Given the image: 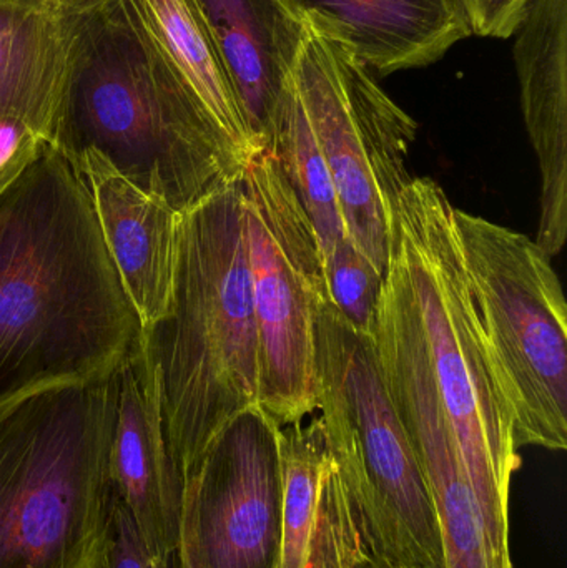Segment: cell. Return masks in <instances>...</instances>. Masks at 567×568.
<instances>
[{
  "label": "cell",
  "instance_id": "obj_8",
  "mask_svg": "<svg viewBox=\"0 0 567 568\" xmlns=\"http://www.w3.org/2000/svg\"><path fill=\"white\" fill-rule=\"evenodd\" d=\"M293 82L332 173L346 236L386 273L393 212L413 179L408 159L418 122L348 45L310 23Z\"/></svg>",
  "mask_w": 567,
  "mask_h": 568
},
{
  "label": "cell",
  "instance_id": "obj_20",
  "mask_svg": "<svg viewBox=\"0 0 567 568\" xmlns=\"http://www.w3.org/2000/svg\"><path fill=\"white\" fill-rule=\"evenodd\" d=\"M282 473V560L280 568H303L318 513L323 477L332 466L320 416L280 427Z\"/></svg>",
  "mask_w": 567,
  "mask_h": 568
},
{
  "label": "cell",
  "instance_id": "obj_26",
  "mask_svg": "<svg viewBox=\"0 0 567 568\" xmlns=\"http://www.w3.org/2000/svg\"><path fill=\"white\" fill-rule=\"evenodd\" d=\"M40 3L62 17H79L99 9L109 0H39Z\"/></svg>",
  "mask_w": 567,
  "mask_h": 568
},
{
  "label": "cell",
  "instance_id": "obj_14",
  "mask_svg": "<svg viewBox=\"0 0 567 568\" xmlns=\"http://www.w3.org/2000/svg\"><path fill=\"white\" fill-rule=\"evenodd\" d=\"M222 57L243 122L259 152L270 135L306 36L286 0H195Z\"/></svg>",
  "mask_w": 567,
  "mask_h": 568
},
{
  "label": "cell",
  "instance_id": "obj_27",
  "mask_svg": "<svg viewBox=\"0 0 567 568\" xmlns=\"http://www.w3.org/2000/svg\"><path fill=\"white\" fill-rule=\"evenodd\" d=\"M363 539V537H362ZM356 568H412L403 566V564L395 562V560L386 559L385 556H379L375 550L369 549L363 540L362 556H360L358 566Z\"/></svg>",
  "mask_w": 567,
  "mask_h": 568
},
{
  "label": "cell",
  "instance_id": "obj_12",
  "mask_svg": "<svg viewBox=\"0 0 567 568\" xmlns=\"http://www.w3.org/2000/svg\"><path fill=\"white\" fill-rule=\"evenodd\" d=\"M109 477L150 554L162 562L175 556L182 544L183 480L166 447L142 349L115 371Z\"/></svg>",
  "mask_w": 567,
  "mask_h": 568
},
{
  "label": "cell",
  "instance_id": "obj_6",
  "mask_svg": "<svg viewBox=\"0 0 567 568\" xmlns=\"http://www.w3.org/2000/svg\"><path fill=\"white\" fill-rule=\"evenodd\" d=\"M320 419L369 549L412 568H445L435 504L386 386L375 337L332 301L316 314Z\"/></svg>",
  "mask_w": 567,
  "mask_h": 568
},
{
  "label": "cell",
  "instance_id": "obj_25",
  "mask_svg": "<svg viewBox=\"0 0 567 568\" xmlns=\"http://www.w3.org/2000/svg\"><path fill=\"white\" fill-rule=\"evenodd\" d=\"M43 142L45 139L22 120L0 119V186L36 159Z\"/></svg>",
  "mask_w": 567,
  "mask_h": 568
},
{
  "label": "cell",
  "instance_id": "obj_22",
  "mask_svg": "<svg viewBox=\"0 0 567 568\" xmlns=\"http://www.w3.org/2000/svg\"><path fill=\"white\" fill-rule=\"evenodd\" d=\"M363 539L335 466L323 477L318 513L303 568H356Z\"/></svg>",
  "mask_w": 567,
  "mask_h": 568
},
{
  "label": "cell",
  "instance_id": "obj_21",
  "mask_svg": "<svg viewBox=\"0 0 567 568\" xmlns=\"http://www.w3.org/2000/svg\"><path fill=\"white\" fill-rule=\"evenodd\" d=\"M330 301L360 333L373 336L386 273L378 272L348 236L323 260Z\"/></svg>",
  "mask_w": 567,
  "mask_h": 568
},
{
  "label": "cell",
  "instance_id": "obj_17",
  "mask_svg": "<svg viewBox=\"0 0 567 568\" xmlns=\"http://www.w3.org/2000/svg\"><path fill=\"white\" fill-rule=\"evenodd\" d=\"M72 17L39 0H0V119L49 140L69 69Z\"/></svg>",
  "mask_w": 567,
  "mask_h": 568
},
{
  "label": "cell",
  "instance_id": "obj_7",
  "mask_svg": "<svg viewBox=\"0 0 567 568\" xmlns=\"http://www.w3.org/2000/svg\"><path fill=\"white\" fill-rule=\"evenodd\" d=\"M483 347L515 443L567 447V306L553 258L529 236L455 206Z\"/></svg>",
  "mask_w": 567,
  "mask_h": 568
},
{
  "label": "cell",
  "instance_id": "obj_13",
  "mask_svg": "<svg viewBox=\"0 0 567 568\" xmlns=\"http://www.w3.org/2000/svg\"><path fill=\"white\" fill-rule=\"evenodd\" d=\"M513 37L523 116L541 172L535 242L555 258L567 239V0H529Z\"/></svg>",
  "mask_w": 567,
  "mask_h": 568
},
{
  "label": "cell",
  "instance_id": "obj_28",
  "mask_svg": "<svg viewBox=\"0 0 567 568\" xmlns=\"http://www.w3.org/2000/svg\"><path fill=\"white\" fill-rule=\"evenodd\" d=\"M180 559H182V556H180ZM180 568H186L185 564H183V560H182V564H180Z\"/></svg>",
  "mask_w": 567,
  "mask_h": 568
},
{
  "label": "cell",
  "instance_id": "obj_18",
  "mask_svg": "<svg viewBox=\"0 0 567 568\" xmlns=\"http://www.w3.org/2000/svg\"><path fill=\"white\" fill-rule=\"evenodd\" d=\"M173 69L233 145L252 160L250 139L222 57L195 0H130Z\"/></svg>",
  "mask_w": 567,
  "mask_h": 568
},
{
  "label": "cell",
  "instance_id": "obj_9",
  "mask_svg": "<svg viewBox=\"0 0 567 568\" xmlns=\"http://www.w3.org/2000/svg\"><path fill=\"white\" fill-rule=\"evenodd\" d=\"M260 346V407L280 427L318 410L316 314L330 301L318 236L269 149L240 176Z\"/></svg>",
  "mask_w": 567,
  "mask_h": 568
},
{
  "label": "cell",
  "instance_id": "obj_1",
  "mask_svg": "<svg viewBox=\"0 0 567 568\" xmlns=\"http://www.w3.org/2000/svg\"><path fill=\"white\" fill-rule=\"evenodd\" d=\"M142 339L89 182L45 140L0 186V404L109 377Z\"/></svg>",
  "mask_w": 567,
  "mask_h": 568
},
{
  "label": "cell",
  "instance_id": "obj_23",
  "mask_svg": "<svg viewBox=\"0 0 567 568\" xmlns=\"http://www.w3.org/2000/svg\"><path fill=\"white\" fill-rule=\"evenodd\" d=\"M180 550L163 562L150 554L125 504L112 493L109 517L92 568H180Z\"/></svg>",
  "mask_w": 567,
  "mask_h": 568
},
{
  "label": "cell",
  "instance_id": "obj_11",
  "mask_svg": "<svg viewBox=\"0 0 567 568\" xmlns=\"http://www.w3.org/2000/svg\"><path fill=\"white\" fill-rule=\"evenodd\" d=\"M280 426L260 406L230 420L183 484L186 568H280Z\"/></svg>",
  "mask_w": 567,
  "mask_h": 568
},
{
  "label": "cell",
  "instance_id": "obj_15",
  "mask_svg": "<svg viewBox=\"0 0 567 568\" xmlns=\"http://www.w3.org/2000/svg\"><path fill=\"white\" fill-rule=\"evenodd\" d=\"M375 75L425 69L472 37L456 0H286Z\"/></svg>",
  "mask_w": 567,
  "mask_h": 568
},
{
  "label": "cell",
  "instance_id": "obj_4",
  "mask_svg": "<svg viewBox=\"0 0 567 568\" xmlns=\"http://www.w3.org/2000/svg\"><path fill=\"white\" fill-rule=\"evenodd\" d=\"M389 253L408 280L436 389L489 537L509 554V490L522 457L483 347L455 206L435 180L413 176L399 193Z\"/></svg>",
  "mask_w": 567,
  "mask_h": 568
},
{
  "label": "cell",
  "instance_id": "obj_24",
  "mask_svg": "<svg viewBox=\"0 0 567 568\" xmlns=\"http://www.w3.org/2000/svg\"><path fill=\"white\" fill-rule=\"evenodd\" d=\"M472 36L512 39L529 0H456Z\"/></svg>",
  "mask_w": 567,
  "mask_h": 568
},
{
  "label": "cell",
  "instance_id": "obj_19",
  "mask_svg": "<svg viewBox=\"0 0 567 568\" xmlns=\"http://www.w3.org/2000/svg\"><path fill=\"white\" fill-rule=\"evenodd\" d=\"M269 150L305 209L325 260L345 239V223L332 173L316 142L293 75L276 112Z\"/></svg>",
  "mask_w": 567,
  "mask_h": 568
},
{
  "label": "cell",
  "instance_id": "obj_10",
  "mask_svg": "<svg viewBox=\"0 0 567 568\" xmlns=\"http://www.w3.org/2000/svg\"><path fill=\"white\" fill-rule=\"evenodd\" d=\"M373 337L386 386L435 504L445 568H515L512 554L499 550L489 537L436 389L415 300L399 265L386 273Z\"/></svg>",
  "mask_w": 567,
  "mask_h": 568
},
{
  "label": "cell",
  "instance_id": "obj_2",
  "mask_svg": "<svg viewBox=\"0 0 567 568\" xmlns=\"http://www.w3.org/2000/svg\"><path fill=\"white\" fill-rule=\"evenodd\" d=\"M49 142L73 165L95 153L180 215L235 183L250 162L130 0L72 17L69 69Z\"/></svg>",
  "mask_w": 567,
  "mask_h": 568
},
{
  "label": "cell",
  "instance_id": "obj_16",
  "mask_svg": "<svg viewBox=\"0 0 567 568\" xmlns=\"http://www.w3.org/2000/svg\"><path fill=\"white\" fill-rule=\"evenodd\" d=\"M75 166L89 182L103 242L145 329L169 307L182 215L140 192L95 153Z\"/></svg>",
  "mask_w": 567,
  "mask_h": 568
},
{
  "label": "cell",
  "instance_id": "obj_5",
  "mask_svg": "<svg viewBox=\"0 0 567 568\" xmlns=\"http://www.w3.org/2000/svg\"><path fill=\"white\" fill-rule=\"evenodd\" d=\"M113 410L115 373L0 404V568H92Z\"/></svg>",
  "mask_w": 567,
  "mask_h": 568
},
{
  "label": "cell",
  "instance_id": "obj_3",
  "mask_svg": "<svg viewBox=\"0 0 567 568\" xmlns=\"http://www.w3.org/2000/svg\"><path fill=\"white\" fill-rule=\"evenodd\" d=\"M142 354L183 484L216 434L260 406V346L240 179L180 220L166 313Z\"/></svg>",
  "mask_w": 567,
  "mask_h": 568
}]
</instances>
